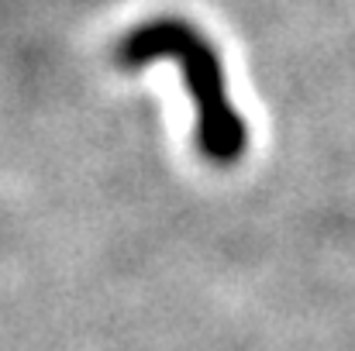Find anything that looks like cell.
Segmentation results:
<instances>
[{
	"label": "cell",
	"instance_id": "cell-1",
	"mask_svg": "<svg viewBox=\"0 0 355 351\" xmlns=\"http://www.w3.org/2000/svg\"><path fill=\"white\" fill-rule=\"evenodd\" d=\"M155 55H176L183 62L187 83L197 93V107H200V145H204V152L214 162L238 159L245 131L238 124L235 111L225 100V73L218 69V59L207 48V42L200 35H193L190 28L176 24V21H155L145 31H135L121 45V59L131 62V66L155 59Z\"/></svg>",
	"mask_w": 355,
	"mask_h": 351
}]
</instances>
